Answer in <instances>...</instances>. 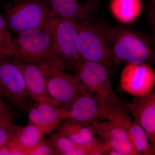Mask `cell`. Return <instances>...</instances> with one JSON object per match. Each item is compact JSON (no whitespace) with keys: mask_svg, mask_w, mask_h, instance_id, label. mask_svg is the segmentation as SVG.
I'll use <instances>...</instances> for the list:
<instances>
[{"mask_svg":"<svg viewBox=\"0 0 155 155\" xmlns=\"http://www.w3.org/2000/svg\"><path fill=\"white\" fill-rule=\"evenodd\" d=\"M104 36L114 64L155 62V48L142 35L119 26L97 25Z\"/></svg>","mask_w":155,"mask_h":155,"instance_id":"cell-1","label":"cell"},{"mask_svg":"<svg viewBox=\"0 0 155 155\" xmlns=\"http://www.w3.org/2000/svg\"><path fill=\"white\" fill-rule=\"evenodd\" d=\"M17 34L14 58L36 64L43 70L65 69L56 52L48 25Z\"/></svg>","mask_w":155,"mask_h":155,"instance_id":"cell-2","label":"cell"},{"mask_svg":"<svg viewBox=\"0 0 155 155\" xmlns=\"http://www.w3.org/2000/svg\"><path fill=\"white\" fill-rule=\"evenodd\" d=\"M53 15L43 0H16L6 7L4 17L11 32L18 34L46 27Z\"/></svg>","mask_w":155,"mask_h":155,"instance_id":"cell-3","label":"cell"},{"mask_svg":"<svg viewBox=\"0 0 155 155\" xmlns=\"http://www.w3.org/2000/svg\"><path fill=\"white\" fill-rule=\"evenodd\" d=\"M78 23L53 15L48 24L54 48L65 69L75 72L83 60L78 43Z\"/></svg>","mask_w":155,"mask_h":155,"instance_id":"cell-4","label":"cell"},{"mask_svg":"<svg viewBox=\"0 0 155 155\" xmlns=\"http://www.w3.org/2000/svg\"><path fill=\"white\" fill-rule=\"evenodd\" d=\"M0 93L19 111L28 110L35 101L31 97L22 70L14 58L0 54Z\"/></svg>","mask_w":155,"mask_h":155,"instance_id":"cell-5","label":"cell"},{"mask_svg":"<svg viewBox=\"0 0 155 155\" xmlns=\"http://www.w3.org/2000/svg\"><path fill=\"white\" fill-rule=\"evenodd\" d=\"M109 69L99 63L82 61L78 65L75 75L87 91L116 110L126 107L115 94L111 86Z\"/></svg>","mask_w":155,"mask_h":155,"instance_id":"cell-6","label":"cell"},{"mask_svg":"<svg viewBox=\"0 0 155 155\" xmlns=\"http://www.w3.org/2000/svg\"><path fill=\"white\" fill-rule=\"evenodd\" d=\"M78 51L83 61L99 63L110 68L114 63L104 36L97 25H78Z\"/></svg>","mask_w":155,"mask_h":155,"instance_id":"cell-7","label":"cell"},{"mask_svg":"<svg viewBox=\"0 0 155 155\" xmlns=\"http://www.w3.org/2000/svg\"><path fill=\"white\" fill-rule=\"evenodd\" d=\"M65 69L43 70L47 78L49 94L54 99L67 109L79 97L89 94L76 75L66 73Z\"/></svg>","mask_w":155,"mask_h":155,"instance_id":"cell-8","label":"cell"},{"mask_svg":"<svg viewBox=\"0 0 155 155\" xmlns=\"http://www.w3.org/2000/svg\"><path fill=\"white\" fill-rule=\"evenodd\" d=\"M120 84L122 90L130 95H146L154 88V69L146 63L126 64L120 74Z\"/></svg>","mask_w":155,"mask_h":155,"instance_id":"cell-9","label":"cell"},{"mask_svg":"<svg viewBox=\"0 0 155 155\" xmlns=\"http://www.w3.org/2000/svg\"><path fill=\"white\" fill-rule=\"evenodd\" d=\"M67 110L68 119L92 124L98 120H110L122 109H114L89 94L75 100Z\"/></svg>","mask_w":155,"mask_h":155,"instance_id":"cell-10","label":"cell"},{"mask_svg":"<svg viewBox=\"0 0 155 155\" xmlns=\"http://www.w3.org/2000/svg\"><path fill=\"white\" fill-rule=\"evenodd\" d=\"M97 136L122 155H136L127 137L125 124L116 120H98L92 123Z\"/></svg>","mask_w":155,"mask_h":155,"instance_id":"cell-11","label":"cell"},{"mask_svg":"<svg viewBox=\"0 0 155 155\" xmlns=\"http://www.w3.org/2000/svg\"><path fill=\"white\" fill-rule=\"evenodd\" d=\"M14 59L22 70L28 91L33 100L35 101L48 103L59 107H62L49 94L46 76L41 67L35 64Z\"/></svg>","mask_w":155,"mask_h":155,"instance_id":"cell-12","label":"cell"},{"mask_svg":"<svg viewBox=\"0 0 155 155\" xmlns=\"http://www.w3.org/2000/svg\"><path fill=\"white\" fill-rule=\"evenodd\" d=\"M68 118L67 109L48 103L35 101L28 110V123L43 129L46 135L57 130L62 121Z\"/></svg>","mask_w":155,"mask_h":155,"instance_id":"cell-13","label":"cell"},{"mask_svg":"<svg viewBox=\"0 0 155 155\" xmlns=\"http://www.w3.org/2000/svg\"><path fill=\"white\" fill-rule=\"evenodd\" d=\"M134 120L144 129L150 141L155 145V93L153 91L143 96L134 97L125 102Z\"/></svg>","mask_w":155,"mask_h":155,"instance_id":"cell-14","label":"cell"},{"mask_svg":"<svg viewBox=\"0 0 155 155\" xmlns=\"http://www.w3.org/2000/svg\"><path fill=\"white\" fill-rule=\"evenodd\" d=\"M49 4L54 16L79 24L90 23L93 15L91 4L82 5L76 0H49Z\"/></svg>","mask_w":155,"mask_h":155,"instance_id":"cell-15","label":"cell"},{"mask_svg":"<svg viewBox=\"0 0 155 155\" xmlns=\"http://www.w3.org/2000/svg\"><path fill=\"white\" fill-rule=\"evenodd\" d=\"M57 131L76 144L89 143L96 137L92 124L78 122L72 119H65L61 122Z\"/></svg>","mask_w":155,"mask_h":155,"instance_id":"cell-16","label":"cell"},{"mask_svg":"<svg viewBox=\"0 0 155 155\" xmlns=\"http://www.w3.org/2000/svg\"><path fill=\"white\" fill-rule=\"evenodd\" d=\"M109 9L117 22L123 25H130L141 14L142 2L141 0H111Z\"/></svg>","mask_w":155,"mask_h":155,"instance_id":"cell-17","label":"cell"},{"mask_svg":"<svg viewBox=\"0 0 155 155\" xmlns=\"http://www.w3.org/2000/svg\"><path fill=\"white\" fill-rule=\"evenodd\" d=\"M45 135V132L43 129L28 123L24 126L14 125L11 139L25 149L29 155L30 151L44 138Z\"/></svg>","mask_w":155,"mask_h":155,"instance_id":"cell-18","label":"cell"},{"mask_svg":"<svg viewBox=\"0 0 155 155\" xmlns=\"http://www.w3.org/2000/svg\"><path fill=\"white\" fill-rule=\"evenodd\" d=\"M128 140L136 155H155V145L150 141L144 129L132 120L126 127Z\"/></svg>","mask_w":155,"mask_h":155,"instance_id":"cell-19","label":"cell"},{"mask_svg":"<svg viewBox=\"0 0 155 155\" xmlns=\"http://www.w3.org/2000/svg\"><path fill=\"white\" fill-rule=\"evenodd\" d=\"M15 54L14 38L4 16L0 14V54L14 58Z\"/></svg>","mask_w":155,"mask_h":155,"instance_id":"cell-20","label":"cell"},{"mask_svg":"<svg viewBox=\"0 0 155 155\" xmlns=\"http://www.w3.org/2000/svg\"><path fill=\"white\" fill-rule=\"evenodd\" d=\"M50 138L57 150V155H70L76 149L78 145L58 131L52 134Z\"/></svg>","mask_w":155,"mask_h":155,"instance_id":"cell-21","label":"cell"},{"mask_svg":"<svg viewBox=\"0 0 155 155\" xmlns=\"http://www.w3.org/2000/svg\"><path fill=\"white\" fill-rule=\"evenodd\" d=\"M57 155V150L50 138L42 139L29 153V155Z\"/></svg>","mask_w":155,"mask_h":155,"instance_id":"cell-22","label":"cell"},{"mask_svg":"<svg viewBox=\"0 0 155 155\" xmlns=\"http://www.w3.org/2000/svg\"><path fill=\"white\" fill-rule=\"evenodd\" d=\"M14 127L9 120H0V147L11 140Z\"/></svg>","mask_w":155,"mask_h":155,"instance_id":"cell-23","label":"cell"},{"mask_svg":"<svg viewBox=\"0 0 155 155\" xmlns=\"http://www.w3.org/2000/svg\"><path fill=\"white\" fill-rule=\"evenodd\" d=\"M148 20L152 32L153 38L155 41V0H151L148 10Z\"/></svg>","mask_w":155,"mask_h":155,"instance_id":"cell-24","label":"cell"},{"mask_svg":"<svg viewBox=\"0 0 155 155\" xmlns=\"http://www.w3.org/2000/svg\"><path fill=\"white\" fill-rule=\"evenodd\" d=\"M3 97L0 93V116L6 120L10 121L13 115L10 109L4 102Z\"/></svg>","mask_w":155,"mask_h":155,"instance_id":"cell-25","label":"cell"},{"mask_svg":"<svg viewBox=\"0 0 155 155\" xmlns=\"http://www.w3.org/2000/svg\"><path fill=\"white\" fill-rule=\"evenodd\" d=\"M0 155H11L10 150L7 144L0 147Z\"/></svg>","mask_w":155,"mask_h":155,"instance_id":"cell-26","label":"cell"},{"mask_svg":"<svg viewBox=\"0 0 155 155\" xmlns=\"http://www.w3.org/2000/svg\"><path fill=\"white\" fill-rule=\"evenodd\" d=\"M153 91L155 93V85L154 87V90Z\"/></svg>","mask_w":155,"mask_h":155,"instance_id":"cell-27","label":"cell"}]
</instances>
